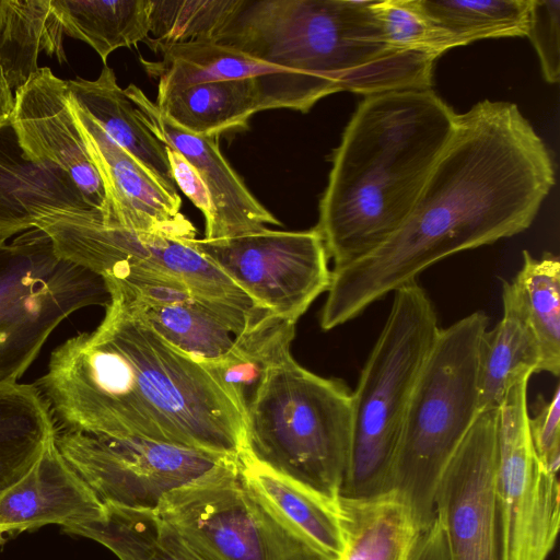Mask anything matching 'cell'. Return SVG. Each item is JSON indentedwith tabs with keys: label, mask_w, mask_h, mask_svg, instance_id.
Masks as SVG:
<instances>
[{
	"label": "cell",
	"mask_w": 560,
	"mask_h": 560,
	"mask_svg": "<svg viewBox=\"0 0 560 560\" xmlns=\"http://www.w3.org/2000/svg\"><path fill=\"white\" fill-rule=\"evenodd\" d=\"M69 102L107 189L113 212L110 225L180 240L196 238V228L180 212L179 195L166 189L114 142L70 95Z\"/></svg>",
	"instance_id": "e0dca14e"
},
{
	"label": "cell",
	"mask_w": 560,
	"mask_h": 560,
	"mask_svg": "<svg viewBox=\"0 0 560 560\" xmlns=\"http://www.w3.org/2000/svg\"><path fill=\"white\" fill-rule=\"evenodd\" d=\"M191 245L252 301L255 308L296 324L328 291L331 270L317 230L262 231Z\"/></svg>",
	"instance_id": "4fadbf2b"
},
{
	"label": "cell",
	"mask_w": 560,
	"mask_h": 560,
	"mask_svg": "<svg viewBox=\"0 0 560 560\" xmlns=\"http://www.w3.org/2000/svg\"><path fill=\"white\" fill-rule=\"evenodd\" d=\"M63 35L50 0H0V65L11 90L39 69L40 51L66 61Z\"/></svg>",
	"instance_id": "83f0119b"
},
{
	"label": "cell",
	"mask_w": 560,
	"mask_h": 560,
	"mask_svg": "<svg viewBox=\"0 0 560 560\" xmlns=\"http://www.w3.org/2000/svg\"><path fill=\"white\" fill-rule=\"evenodd\" d=\"M105 516V505L69 466L55 439L32 469L0 498V530L35 529L49 524L62 528Z\"/></svg>",
	"instance_id": "ac0fdd59"
},
{
	"label": "cell",
	"mask_w": 560,
	"mask_h": 560,
	"mask_svg": "<svg viewBox=\"0 0 560 560\" xmlns=\"http://www.w3.org/2000/svg\"><path fill=\"white\" fill-rule=\"evenodd\" d=\"M56 430L50 406L35 384H0V498L32 469Z\"/></svg>",
	"instance_id": "d4e9b609"
},
{
	"label": "cell",
	"mask_w": 560,
	"mask_h": 560,
	"mask_svg": "<svg viewBox=\"0 0 560 560\" xmlns=\"http://www.w3.org/2000/svg\"><path fill=\"white\" fill-rule=\"evenodd\" d=\"M294 334V323L259 311L234 336L225 354L203 365L232 393L245 411L267 370L291 351Z\"/></svg>",
	"instance_id": "f1b7e54d"
},
{
	"label": "cell",
	"mask_w": 560,
	"mask_h": 560,
	"mask_svg": "<svg viewBox=\"0 0 560 560\" xmlns=\"http://www.w3.org/2000/svg\"><path fill=\"white\" fill-rule=\"evenodd\" d=\"M539 58L548 83L560 77V0H532L529 27L526 35Z\"/></svg>",
	"instance_id": "d590c367"
},
{
	"label": "cell",
	"mask_w": 560,
	"mask_h": 560,
	"mask_svg": "<svg viewBox=\"0 0 560 560\" xmlns=\"http://www.w3.org/2000/svg\"><path fill=\"white\" fill-rule=\"evenodd\" d=\"M529 435L542 465L558 474L560 464V386L549 399L538 398L535 415L528 418Z\"/></svg>",
	"instance_id": "8d00e7d4"
},
{
	"label": "cell",
	"mask_w": 560,
	"mask_h": 560,
	"mask_svg": "<svg viewBox=\"0 0 560 560\" xmlns=\"http://www.w3.org/2000/svg\"><path fill=\"white\" fill-rule=\"evenodd\" d=\"M338 502L346 541L339 560H410L422 530L395 491Z\"/></svg>",
	"instance_id": "cb8c5ba5"
},
{
	"label": "cell",
	"mask_w": 560,
	"mask_h": 560,
	"mask_svg": "<svg viewBox=\"0 0 560 560\" xmlns=\"http://www.w3.org/2000/svg\"><path fill=\"white\" fill-rule=\"evenodd\" d=\"M124 91L144 126L165 147L180 153L207 186L212 203V219L205 225L203 238L235 237L262 231L267 225H281L223 156L219 137L196 136L182 129L132 83Z\"/></svg>",
	"instance_id": "2e32d148"
},
{
	"label": "cell",
	"mask_w": 560,
	"mask_h": 560,
	"mask_svg": "<svg viewBox=\"0 0 560 560\" xmlns=\"http://www.w3.org/2000/svg\"><path fill=\"white\" fill-rule=\"evenodd\" d=\"M352 427V390L319 376L291 351L266 372L245 410L241 455L330 499L342 486Z\"/></svg>",
	"instance_id": "5b68a950"
},
{
	"label": "cell",
	"mask_w": 560,
	"mask_h": 560,
	"mask_svg": "<svg viewBox=\"0 0 560 560\" xmlns=\"http://www.w3.org/2000/svg\"><path fill=\"white\" fill-rule=\"evenodd\" d=\"M503 315L486 330L480 349V409H498L510 387L523 375L539 373L541 353L514 283L502 287Z\"/></svg>",
	"instance_id": "7402d4cb"
},
{
	"label": "cell",
	"mask_w": 560,
	"mask_h": 560,
	"mask_svg": "<svg viewBox=\"0 0 560 560\" xmlns=\"http://www.w3.org/2000/svg\"><path fill=\"white\" fill-rule=\"evenodd\" d=\"M375 10L388 45L439 58L453 48L448 35L424 12L420 0H377Z\"/></svg>",
	"instance_id": "e575fe53"
},
{
	"label": "cell",
	"mask_w": 560,
	"mask_h": 560,
	"mask_svg": "<svg viewBox=\"0 0 560 560\" xmlns=\"http://www.w3.org/2000/svg\"><path fill=\"white\" fill-rule=\"evenodd\" d=\"M68 81L43 67L15 90L12 125L24 152L36 163L66 174L105 224L113 212L101 173L73 116Z\"/></svg>",
	"instance_id": "9a60e30c"
},
{
	"label": "cell",
	"mask_w": 560,
	"mask_h": 560,
	"mask_svg": "<svg viewBox=\"0 0 560 560\" xmlns=\"http://www.w3.org/2000/svg\"><path fill=\"white\" fill-rule=\"evenodd\" d=\"M498 409L482 410L447 464L434 497L448 560H501L495 505Z\"/></svg>",
	"instance_id": "5bb4252c"
},
{
	"label": "cell",
	"mask_w": 560,
	"mask_h": 560,
	"mask_svg": "<svg viewBox=\"0 0 560 560\" xmlns=\"http://www.w3.org/2000/svg\"><path fill=\"white\" fill-rule=\"evenodd\" d=\"M63 530L102 544L119 560H206L156 511L105 505L102 520Z\"/></svg>",
	"instance_id": "4316f807"
},
{
	"label": "cell",
	"mask_w": 560,
	"mask_h": 560,
	"mask_svg": "<svg viewBox=\"0 0 560 560\" xmlns=\"http://www.w3.org/2000/svg\"><path fill=\"white\" fill-rule=\"evenodd\" d=\"M50 7L63 33L90 45L104 66L114 50L150 34L149 0H50Z\"/></svg>",
	"instance_id": "f546056e"
},
{
	"label": "cell",
	"mask_w": 560,
	"mask_h": 560,
	"mask_svg": "<svg viewBox=\"0 0 560 560\" xmlns=\"http://www.w3.org/2000/svg\"><path fill=\"white\" fill-rule=\"evenodd\" d=\"M540 347L539 372L560 373V261L552 253L535 258L523 252L512 279Z\"/></svg>",
	"instance_id": "d6a6232c"
},
{
	"label": "cell",
	"mask_w": 560,
	"mask_h": 560,
	"mask_svg": "<svg viewBox=\"0 0 560 560\" xmlns=\"http://www.w3.org/2000/svg\"><path fill=\"white\" fill-rule=\"evenodd\" d=\"M456 121L431 89L360 102L335 151L315 226L334 268L371 253L404 223Z\"/></svg>",
	"instance_id": "3957f363"
},
{
	"label": "cell",
	"mask_w": 560,
	"mask_h": 560,
	"mask_svg": "<svg viewBox=\"0 0 560 560\" xmlns=\"http://www.w3.org/2000/svg\"><path fill=\"white\" fill-rule=\"evenodd\" d=\"M488 316L441 328L412 388L392 470L395 491L424 530L447 464L480 413L479 362Z\"/></svg>",
	"instance_id": "8992f818"
},
{
	"label": "cell",
	"mask_w": 560,
	"mask_h": 560,
	"mask_svg": "<svg viewBox=\"0 0 560 560\" xmlns=\"http://www.w3.org/2000/svg\"><path fill=\"white\" fill-rule=\"evenodd\" d=\"M530 376H521L498 408L495 505L501 560H547L559 533L558 474L539 460L529 435Z\"/></svg>",
	"instance_id": "7c38bea8"
},
{
	"label": "cell",
	"mask_w": 560,
	"mask_h": 560,
	"mask_svg": "<svg viewBox=\"0 0 560 560\" xmlns=\"http://www.w3.org/2000/svg\"><path fill=\"white\" fill-rule=\"evenodd\" d=\"M83 211L96 210L74 183L33 161L12 122L0 127V240L36 228L47 215Z\"/></svg>",
	"instance_id": "d6986e66"
},
{
	"label": "cell",
	"mask_w": 560,
	"mask_h": 560,
	"mask_svg": "<svg viewBox=\"0 0 560 560\" xmlns=\"http://www.w3.org/2000/svg\"><path fill=\"white\" fill-rule=\"evenodd\" d=\"M410 560H448L445 535L436 517L421 532Z\"/></svg>",
	"instance_id": "f35d334b"
},
{
	"label": "cell",
	"mask_w": 560,
	"mask_h": 560,
	"mask_svg": "<svg viewBox=\"0 0 560 560\" xmlns=\"http://www.w3.org/2000/svg\"><path fill=\"white\" fill-rule=\"evenodd\" d=\"M68 86L71 98L114 142L148 170L166 189L177 192L165 145L140 120L110 67L104 66L95 80L77 78L69 80Z\"/></svg>",
	"instance_id": "44dd1931"
},
{
	"label": "cell",
	"mask_w": 560,
	"mask_h": 560,
	"mask_svg": "<svg viewBox=\"0 0 560 560\" xmlns=\"http://www.w3.org/2000/svg\"><path fill=\"white\" fill-rule=\"evenodd\" d=\"M4 534L3 532L0 530V545L3 544V541L5 540L4 538Z\"/></svg>",
	"instance_id": "60d3db41"
},
{
	"label": "cell",
	"mask_w": 560,
	"mask_h": 560,
	"mask_svg": "<svg viewBox=\"0 0 560 560\" xmlns=\"http://www.w3.org/2000/svg\"><path fill=\"white\" fill-rule=\"evenodd\" d=\"M182 129L205 137L248 128L250 117L265 110L259 78L215 81L172 91L155 102Z\"/></svg>",
	"instance_id": "603a6c76"
},
{
	"label": "cell",
	"mask_w": 560,
	"mask_h": 560,
	"mask_svg": "<svg viewBox=\"0 0 560 560\" xmlns=\"http://www.w3.org/2000/svg\"><path fill=\"white\" fill-rule=\"evenodd\" d=\"M386 322L352 390V427L340 495L362 499L392 491L404 415L441 329L418 281L393 292Z\"/></svg>",
	"instance_id": "52a82bcc"
},
{
	"label": "cell",
	"mask_w": 560,
	"mask_h": 560,
	"mask_svg": "<svg viewBox=\"0 0 560 560\" xmlns=\"http://www.w3.org/2000/svg\"><path fill=\"white\" fill-rule=\"evenodd\" d=\"M377 0H242L215 42L288 70L301 112L337 93L431 89L435 58L392 48Z\"/></svg>",
	"instance_id": "277c9868"
},
{
	"label": "cell",
	"mask_w": 560,
	"mask_h": 560,
	"mask_svg": "<svg viewBox=\"0 0 560 560\" xmlns=\"http://www.w3.org/2000/svg\"><path fill=\"white\" fill-rule=\"evenodd\" d=\"M15 109V97L0 65V127L12 122Z\"/></svg>",
	"instance_id": "ab89813d"
},
{
	"label": "cell",
	"mask_w": 560,
	"mask_h": 560,
	"mask_svg": "<svg viewBox=\"0 0 560 560\" xmlns=\"http://www.w3.org/2000/svg\"><path fill=\"white\" fill-rule=\"evenodd\" d=\"M238 470L250 492L326 560L342 557L346 541L338 499L280 476L245 455L238 457Z\"/></svg>",
	"instance_id": "ffe728a7"
},
{
	"label": "cell",
	"mask_w": 560,
	"mask_h": 560,
	"mask_svg": "<svg viewBox=\"0 0 560 560\" xmlns=\"http://www.w3.org/2000/svg\"><path fill=\"white\" fill-rule=\"evenodd\" d=\"M242 0H149L148 45L213 40Z\"/></svg>",
	"instance_id": "836d02e7"
},
{
	"label": "cell",
	"mask_w": 560,
	"mask_h": 560,
	"mask_svg": "<svg viewBox=\"0 0 560 560\" xmlns=\"http://www.w3.org/2000/svg\"><path fill=\"white\" fill-rule=\"evenodd\" d=\"M556 180L552 158L518 106L485 100L454 132L404 223L331 270L320 327L331 330L440 260L530 226Z\"/></svg>",
	"instance_id": "6da1fadb"
},
{
	"label": "cell",
	"mask_w": 560,
	"mask_h": 560,
	"mask_svg": "<svg viewBox=\"0 0 560 560\" xmlns=\"http://www.w3.org/2000/svg\"><path fill=\"white\" fill-rule=\"evenodd\" d=\"M124 289L144 320L165 341L192 360L208 364L231 348L234 335L230 327L200 301L192 298L171 304H149Z\"/></svg>",
	"instance_id": "4dcf8cb0"
},
{
	"label": "cell",
	"mask_w": 560,
	"mask_h": 560,
	"mask_svg": "<svg viewBox=\"0 0 560 560\" xmlns=\"http://www.w3.org/2000/svg\"><path fill=\"white\" fill-rule=\"evenodd\" d=\"M156 512L206 560H326L250 492L238 459L166 493Z\"/></svg>",
	"instance_id": "30bf717a"
},
{
	"label": "cell",
	"mask_w": 560,
	"mask_h": 560,
	"mask_svg": "<svg viewBox=\"0 0 560 560\" xmlns=\"http://www.w3.org/2000/svg\"><path fill=\"white\" fill-rule=\"evenodd\" d=\"M150 46L162 54L158 62L141 59L147 72L158 80L156 98L175 90L208 82L291 74L288 70L256 60L213 40Z\"/></svg>",
	"instance_id": "484cf974"
},
{
	"label": "cell",
	"mask_w": 560,
	"mask_h": 560,
	"mask_svg": "<svg viewBox=\"0 0 560 560\" xmlns=\"http://www.w3.org/2000/svg\"><path fill=\"white\" fill-rule=\"evenodd\" d=\"M453 47L479 39L526 36L532 0H420Z\"/></svg>",
	"instance_id": "1f68e13d"
},
{
	"label": "cell",
	"mask_w": 560,
	"mask_h": 560,
	"mask_svg": "<svg viewBox=\"0 0 560 560\" xmlns=\"http://www.w3.org/2000/svg\"><path fill=\"white\" fill-rule=\"evenodd\" d=\"M109 301L104 279L61 257L39 228L0 240V384L18 382L68 316Z\"/></svg>",
	"instance_id": "ba28073f"
},
{
	"label": "cell",
	"mask_w": 560,
	"mask_h": 560,
	"mask_svg": "<svg viewBox=\"0 0 560 560\" xmlns=\"http://www.w3.org/2000/svg\"><path fill=\"white\" fill-rule=\"evenodd\" d=\"M36 228L67 260L105 278L122 266L155 270L179 280L191 295L240 334L256 308L190 240L140 233L105 224L96 211L62 212L42 219Z\"/></svg>",
	"instance_id": "9c48e42d"
},
{
	"label": "cell",
	"mask_w": 560,
	"mask_h": 560,
	"mask_svg": "<svg viewBox=\"0 0 560 560\" xmlns=\"http://www.w3.org/2000/svg\"><path fill=\"white\" fill-rule=\"evenodd\" d=\"M173 180L198 208L205 218V225L212 219V203L209 190L195 167L176 150L165 147Z\"/></svg>",
	"instance_id": "74e56055"
},
{
	"label": "cell",
	"mask_w": 560,
	"mask_h": 560,
	"mask_svg": "<svg viewBox=\"0 0 560 560\" xmlns=\"http://www.w3.org/2000/svg\"><path fill=\"white\" fill-rule=\"evenodd\" d=\"M110 294L102 323L58 346L36 386L62 428L143 438L238 458L245 411L203 364L165 341L129 293Z\"/></svg>",
	"instance_id": "7a4b0ae2"
},
{
	"label": "cell",
	"mask_w": 560,
	"mask_h": 560,
	"mask_svg": "<svg viewBox=\"0 0 560 560\" xmlns=\"http://www.w3.org/2000/svg\"><path fill=\"white\" fill-rule=\"evenodd\" d=\"M55 444L104 505L156 511L163 497L238 458L143 438L113 439L57 428Z\"/></svg>",
	"instance_id": "8fae6325"
}]
</instances>
